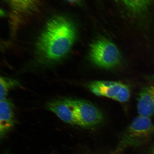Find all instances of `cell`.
<instances>
[{
    "label": "cell",
    "mask_w": 154,
    "mask_h": 154,
    "mask_svg": "<svg viewBox=\"0 0 154 154\" xmlns=\"http://www.w3.org/2000/svg\"><path fill=\"white\" fill-rule=\"evenodd\" d=\"M46 107L48 110L54 113L63 122L76 125L72 99L54 100L48 103Z\"/></svg>",
    "instance_id": "5"
},
{
    "label": "cell",
    "mask_w": 154,
    "mask_h": 154,
    "mask_svg": "<svg viewBox=\"0 0 154 154\" xmlns=\"http://www.w3.org/2000/svg\"><path fill=\"white\" fill-rule=\"evenodd\" d=\"M149 154H154V150H153V151H152Z\"/></svg>",
    "instance_id": "14"
},
{
    "label": "cell",
    "mask_w": 154,
    "mask_h": 154,
    "mask_svg": "<svg viewBox=\"0 0 154 154\" xmlns=\"http://www.w3.org/2000/svg\"><path fill=\"white\" fill-rule=\"evenodd\" d=\"M89 57L94 64L105 69L117 66L121 59L120 51L116 46L105 38L97 40L91 44Z\"/></svg>",
    "instance_id": "2"
},
{
    "label": "cell",
    "mask_w": 154,
    "mask_h": 154,
    "mask_svg": "<svg viewBox=\"0 0 154 154\" xmlns=\"http://www.w3.org/2000/svg\"><path fill=\"white\" fill-rule=\"evenodd\" d=\"M15 18L28 17L37 11L40 0H5Z\"/></svg>",
    "instance_id": "7"
},
{
    "label": "cell",
    "mask_w": 154,
    "mask_h": 154,
    "mask_svg": "<svg viewBox=\"0 0 154 154\" xmlns=\"http://www.w3.org/2000/svg\"><path fill=\"white\" fill-rule=\"evenodd\" d=\"M20 85L18 80L8 77L1 76L0 78V100L7 99L9 92L18 88Z\"/></svg>",
    "instance_id": "10"
},
{
    "label": "cell",
    "mask_w": 154,
    "mask_h": 154,
    "mask_svg": "<svg viewBox=\"0 0 154 154\" xmlns=\"http://www.w3.org/2000/svg\"><path fill=\"white\" fill-rule=\"evenodd\" d=\"M72 99L76 125L92 126L99 124L103 121V113L92 103L84 100Z\"/></svg>",
    "instance_id": "3"
},
{
    "label": "cell",
    "mask_w": 154,
    "mask_h": 154,
    "mask_svg": "<svg viewBox=\"0 0 154 154\" xmlns=\"http://www.w3.org/2000/svg\"><path fill=\"white\" fill-rule=\"evenodd\" d=\"M15 116L14 106L6 99L0 102V132L1 134L8 131L14 125Z\"/></svg>",
    "instance_id": "8"
},
{
    "label": "cell",
    "mask_w": 154,
    "mask_h": 154,
    "mask_svg": "<svg viewBox=\"0 0 154 154\" xmlns=\"http://www.w3.org/2000/svg\"><path fill=\"white\" fill-rule=\"evenodd\" d=\"M69 3L73 4L79 5L81 3L82 0H66Z\"/></svg>",
    "instance_id": "13"
},
{
    "label": "cell",
    "mask_w": 154,
    "mask_h": 154,
    "mask_svg": "<svg viewBox=\"0 0 154 154\" xmlns=\"http://www.w3.org/2000/svg\"><path fill=\"white\" fill-rule=\"evenodd\" d=\"M130 91L128 86L123 84L119 91L114 98L115 100L125 103L128 101L130 97Z\"/></svg>",
    "instance_id": "12"
},
{
    "label": "cell",
    "mask_w": 154,
    "mask_h": 154,
    "mask_svg": "<svg viewBox=\"0 0 154 154\" xmlns=\"http://www.w3.org/2000/svg\"><path fill=\"white\" fill-rule=\"evenodd\" d=\"M76 35L75 27L66 17L57 16L50 19L36 43L38 62L45 66L60 62L68 55Z\"/></svg>",
    "instance_id": "1"
},
{
    "label": "cell",
    "mask_w": 154,
    "mask_h": 154,
    "mask_svg": "<svg viewBox=\"0 0 154 154\" xmlns=\"http://www.w3.org/2000/svg\"><path fill=\"white\" fill-rule=\"evenodd\" d=\"M154 134V124L150 117L138 116L127 128L124 141L127 144L148 139Z\"/></svg>",
    "instance_id": "4"
},
{
    "label": "cell",
    "mask_w": 154,
    "mask_h": 154,
    "mask_svg": "<svg viewBox=\"0 0 154 154\" xmlns=\"http://www.w3.org/2000/svg\"><path fill=\"white\" fill-rule=\"evenodd\" d=\"M123 85L119 82L95 81L92 82L89 87L91 91L95 95L114 99Z\"/></svg>",
    "instance_id": "9"
},
{
    "label": "cell",
    "mask_w": 154,
    "mask_h": 154,
    "mask_svg": "<svg viewBox=\"0 0 154 154\" xmlns=\"http://www.w3.org/2000/svg\"><path fill=\"white\" fill-rule=\"evenodd\" d=\"M137 109L139 115L150 117L154 115V85L144 87L138 94Z\"/></svg>",
    "instance_id": "6"
},
{
    "label": "cell",
    "mask_w": 154,
    "mask_h": 154,
    "mask_svg": "<svg viewBox=\"0 0 154 154\" xmlns=\"http://www.w3.org/2000/svg\"><path fill=\"white\" fill-rule=\"evenodd\" d=\"M123 2L131 10L140 13L145 9L150 0H122Z\"/></svg>",
    "instance_id": "11"
}]
</instances>
